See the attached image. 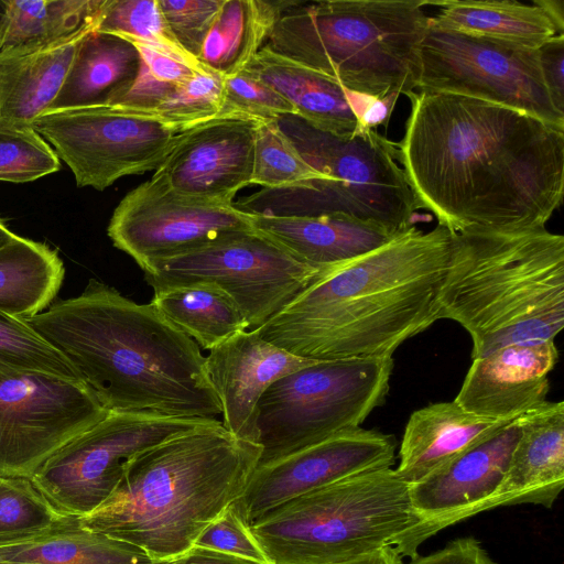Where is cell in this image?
Returning <instances> with one entry per match:
<instances>
[{"label": "cell", "instance_id": "cell-1", "mask_svg": "<svg viewBox=\"0 0 564 564\" xmlns=\"http://www.w3.org/2000/svg\"><path fill=\"white\" fill-rule=\"evenodd\" d=\"M398 160L420 208L452 232L544 228L564 193V130L524 112L414 91Z\"/></svg>", "mask_w": 564, "mask_h": 564}, {"label": "cell", "instance_id": "cell-2", "mask_svg": "<svg viewBox=\"0 0 564 564\" xmlns=\"http://www.w3.org/2000/svg\"><path fill=\"white\" fill-rule=\"evenodd\" d=\"M453 234L410 226L379 248L324 271L257 330L301 358L392 357L440 316Z\"/></svg>", "mask_w": 564, "mask_h": 564}, {"label": "cell", "instance_id": "cell-3", "mask_svg": "<svg viewBox=\"0 0 564 564\" xmlns=\"http://www.w3.org/2000/svg\"><path fill=\"white\" fill-rule=\"evenodd\" d=\"M74 367L109 412L216 419L221 405L200 347L151 302L90 279L23 318Z\"/></svg>", "mask_w": 564, "mask_h": 564}, {"label": "cell", "instance_id": "cell-4", "mask_svg": "<svg viewBox=\"0 0 564 564\" xmlns=\"http://www.w3.org/2000/svg\"><path fill=\"white\" fill-rule=\"evenodd\" d=\"M260 456V445L216 420L131 457L111 496L79 522L172 561L242 495Z\"/></svg>", "mask_w": 564, "mask_h": 564}, {"label": "cell", "instance_id": "cell-5", "mask_svg": "<svg viewBox=\"0 0 564 564\" xmlns=\"http://www.w3.org/2000/svg\"><path fill=\"white\" fill-rule=\"evenodd\" d=\"M440 316L470 335L471 359L554 340L564 327V237L545 227L454 232Z\"/></svg>", "mask_w": 564, "mask_h": 564}, {"label": "cell", "instance_id": "cell-6", "mask_svg": "<svg viewBox=\"0 0 564 564\" xmlns=\"http://www.w3.org/2000/svg\"><path fill=\"white\" fill-rule=\"evenodd\" d=\"M425 6L415 0L293 2L264 45L349 93L398 100L416 89L430 23Z\"/></svg>", "mask_w": 564, "mask_h": 564}, {"label": "cell", "instance_id": "cell-7", "mask_svg": "<svg viewBox=\"0 0 564 564\" xmlns=\"http://www.w3.org/2000/svg\"><path fill=\"white\" fill-rule=\"evenodd\" d=\"M249 530L268 564H341L387 546L413 558L427 540L409 485L392 467L294 497Z\"/></svg>", "mask_w": 564, "mask_h": 564}, {"label": "cell", "instance_id": "cell-8", "mask_svg": "<svg viewBox=\"0 0 564 564\" xmlns=\"http://www.w3.org/2000/svg\"><path fill=\"white\" fill-rule=\"evenodd\" d=\"M278 123L306 162L328 178L311 191L286 192L291 193L286 215L344 214L394 234L412 226L420 206L393 142L369 128L350 137L333 135L295 116Z\"/></svg>", "mask_w": 564, "mask_h": 564}, {"label": "cell", "instance_id": "cell-9", "mask_svg": "<svg viewBox=\"0 0 564 564\" xmlns=\"http://www.w3.org/2000/svg\"><path fill=\"white\" fill-rule=\"evenodd\" d=\"M392 357L317 360L274 381L258 405V467L360 427L389 393Z\"/></svg>", "mask_w": 564, "mask_h": 564}, {"label": "cell", "instance_id": "cell-10", "mask_svg": "<svg viewBox=\"0 0 564 564\" xmlns=\"http://www.w3.org/2000/svg\"><path fill=\"white\" fill-rule=\"evenodd\" d=\"M324 271L253 227L225 232L143 270L153 291L194 283L220 288L237 304L249 329L263 326Z\"/></svg>", "mask_w": 564, "mask_h": 564}, {"label": "cell", "instance_id": "cell-11", "mask_svg": "<svg viewBox=\"0 0 564 564\" xmlns=\"http://www.w3.org/2000/svg\"><path fill=\"white\" fill-rule=\"evenodd\" d=\"M216 420L109 412L52 454L30 479L58 514L80 519L111 496L131 457Z\"/></svg>", "mask_w": 564, "mask_h": 564}, {"label": "cell", "instance_id": "cell-12", "mask_svg": "<svg viewBox=\"0 0 564 564\" xmlns=\"http://www.w3.org/2000/svg\"><path fill=\"white\" fill-rule=\"evenodd\" d=\"M32 128L69 167L78 187L97 191L156 170L181 133L150 111L118 105L48 110Z\"/></svg>", "mask_w": 564, "mask_h": 564}, {"label": "cell", "instance_id": "cell-13", "mask_svg": "<svg viewBox=\"0 0 564 564\" xmlns=\"http://www.w3.org/2000/svg\"><path fill=\"white\" fill-rule=\"evenodd\" d=\"M420 91L469 97L511 108L564 130L539 50L440 30L429 23L419 53Z\"/></svg>", "mask_w": 564, "mask_h": 564}, {"label": "cell", "instance_id": "cell-14", "mask_svg": "<svg viewBox=\"0 0 564 564\" xmlns=\"http://www.w3.org/2000/svg\"><path fill=\"white\" fill-rule=\"evenodd\" d=\"M109 413L87 384L45 372L0 377V475H31Z\"/></svg>", "mask_w": 564, "mask_h": 564}, {"label": "cell", "instance_id": "cell-15", "mask_svg": "<svg viewBox=\"0 0 564 564\" xmlns=\"http://www.w3.org/2000/svg\"><path fill=\"white\" fill-rule=\"evenodd\" d=\"M248 228H252L248 212L180 195L152 175L120 200L107 234L143 271L225 232Z\"/></svg>", "mask_w": 564, "mask_h": 564}, {"label": "cell", "instance_id": "cell-16", "mask_svg": "<svg viewBox=\"0 0 564 564\" xmlns=\"http://www.w3.org/2000/svg\"><path fill=\"white\" fill-rule=\"evenodd\" d=\"M395 448L392 435L376 430L358 427L341 432L257 467L234 503L250 527L294 497L357 474L392 467Z\"/></svg>", "mask_w": 564, "mask_h": 564}, {"label": "cell", "instance_id": "cell-17", "mask_svg": "<svg viewBox=\"0 0 564 564\" xmlns=\"http://www.w3.org/2000/svg\"><path fill=\"white\" fill-rule=\"evenodd\" d=\"M258 121L219 116L182 131L153 176L180 195L234 205L251 184Z\"/></svg>", "mask_w": 564, "mask_h": 564}, {"label": "cell", "instance_id": "cell-18", "mask_svg": "<svg viewBox=\"0 0 564 564\" xmlns=\"http://www.w3.org/2000/svg\"><path fill=\"white\" fill-rule=\"evenodd\" d=\"M519 436L518 417L422 480L409 486L426 539L476 516L500 486Z\"/></svg>", "mask_w": 564, "mask_h": 564}, {"label": "cell", "instance_id": "cell-19", "mask_svg": "<svg viewBox=\"0 0 564 564\" xmlns=\"http://www.w3.org/2000/svg\"><path fill=\"white\" fill-rule=\"evenodd\" d=\"M315 361L272 345L257 329L240 330L210 349L206 370L221 405L224 427L235 437L259 445L258 405L265 390Z\"/></svg>", "mask_w": 564, "mask_h": 564}, {"label": "cell", "instance_id": "cell-20", "mask_svg": "<svg viewBox=\"0 0 564 564\" xmlns=\"http://www.w3.org/2000/svg\"><path fill=\"white\" fill-rule=\"evenodd\" d=\"M558 359L554 340L512 344L473 359L456 401L465 411L511 421L546 401Z\"/></svg>", "mask_w": 564, "mask_h": 564}, {"label": "cell", "instance_id": "cell-21", "mask_svg": "<svg viewBox=\"0 0 564 564\" xmlns=\"http://www.w3.org/2000/svg\"><path fill=\"white\" fill-rule=\"evenodd\" d=\"M519 436L499 488L476 514L523 503L551 508L564 487V402H549L518 417Z\"/></svg>", "mask_w": 564, "mask_h": 564}, {"label": "cell", "instance_id": "cell-22", "mask_svg": "<svg viewBox=\"0 0 564 564\" xmlns=\"http://www.w3.org/2000/svg\"><path fill=\"white\" fill-rule=\"evenodd\" d=\"M248 213L256 230L319 270L332 269L364 256L395 235L381 225L344 214L307 216Z\"/></svg>", "mask_w": 564, "mask_h": 564}, {"label": "cell", "instance_id": "cell-23", "mask_svg": "<svg viewBox=\"0 0 564 564\" xmlns=\"http://www.w3.org/2000/svg\"><path fill=\"white\" fill-rule=\"evenodd\" d=\"M511 421L477 416L454 400L430 403L410 415L394 469L403 481L413 485Z\"/></svg>", "mask_w": 564, "mask_h": 564}, {"label": "cell", "instance_id": "cell-24", "mask_svg": "<svg viewBox=\"0 0 564 564\" xmlns=\"http://www.w3.org/2000/svg\"><path fill=\"white\" fill-rule=\"evenodd\" d=\"M86 33L50 45L0 51V128H30L50 109Z\"/></svg>", "mask_w": 564, "mask_h": 564}, {"label": "cell", "instance_id": "cell-25", "mask_svg": "<svg viewBox=\"0 0 564 564\" xmlns=\"http://www.w3.org/2000/svg\"><path fill=\"white\" fill-rule=\"evenodd\" d=\"M246 69L281 94L294 108L295 117L312 128L337 137H350L364 129L350 93L334 79L265 45Z\"/></svg>", "mask_w": 564, "mask_h": 564}, {"label": "cell", "instance_id": "cell-26", "mask_svg": "<svg viewBox=\"0 0 564 564\" xmlns=\"http://www.w3.org/2000/svg\"><path fill=\"white\" fill-rule=\"evenodd\" d=\"M140 64V54L128 40L97 30L87 32L48 110L115 105L133 85Z\"/></svg>", "mask_w": 564, "mask_h": 564}, {"label": "cell", "instance_id": "cell-27", "mask_svg": "<svg viewBox=\"0 0 564 564\" xmlns=\"http://www.w3.org/2000/svg\"><path fill=\"white\" fill-rule=\"evenodd\" d=\"M4 564H154L140 547L65 518L40 532L0 542Z\"/></svg>", "mask_w": 564, "mask_h": 564}, {"label": "cell", "instance_id": "cell-28", "mask_svg": "<svg viewBox=\"0 0 564 564\" xmlns=\"http://www.w3.org/2000/svg\"><path fill=\"white\" fill-rule=\"evenodd\" d=\"M426 3L440 7L430 23L444 31L530 50H539L558 34L550 18L534 2L449 0Z\"/></svg>", "mask_w": 564, "mask_h": 564}, {"label": "cell", "instance_id": "cell-29", "mask_svg": "<svg viewBox=\"0 0 564 564\" xmlns=\"http://www.w3.org/2000/svg\"><path fill=\"white\" fill-rule=\"evenodd\" d=\"M290 1L224 0L197 61L224 77L246 69Z\"/></svg>", "mask_w": 564, "mask_h": 564}, {"label": "cell", "instance_id": "cell-30", "mask_svg": "<svg viewBox=\"0 0 564 564\" xmlns=\"http://www.w3.org/2000/svg\"><path fill=\"white\" fill-rule=\"evenodd\" d=\"M64 273L54 249L17 235L0 248V311L20 318L41 313L54 302Z\"/></svg>", "mask_w": 564, "mask_h": 564}, {"label": "cell", "instance_id": "cell-31", "mask_svg": "<svg viewBox=\"0 0 564 564\" xmlns=\"http://www.w3.org/2000/svg\"><path fill=\"white\" fill-rule=\"evenodd\" d=\"M151 303L203 350H210L234 334L249 329L234 300L210 283H194L153 291Z\"/></svg>", "mask_w": 564, "mask_h": 564}, {"label": "cell", "instance_id": "cell-32", "mask_svg": "<svg viewBox=\"0 0 564 564\" xmlns=\"http://www.w3.org/2000/svg\"><path fill=\"white\" fill-rule=\"evenodd\" d=\"M106 0H3L0 51L43 46L74 39L97 22Z\"/></svg>", "mask_w": 564, "mask_h": 564}, {"label": "cell", "instance_id": "cell-33", "mask_svg": "<svg viewBox=\"0 0 564 564\" xmlns=\"http://www.w3.org/2000/svg\"><path fill=\"white\" fill-rule=\"evenodd\" d=\"M328 178L302 156L278 121H258L251 184L267 191H311Z\"/></svg>", "mask_w": 564, "mask_h": 564}, {"label": "cell", "instance_id": "cell-34", "mask_svg": "<svg viewBox=\"0 0 564 564\" xmlns=\"http://www.w3.org/2000/svg\"><path fill=\"white\" fill-rule=\"evenodd\" d=\"M126 40L137 47L141 64L133 85L115 105L137 110H153L175 88L204 69V66L188 54L144 41Z\"/></svg>", "mask_w": 564, "mask_h": 564}, {"label": "cell", "instance_id": "cell-35", "mask_svg": "<svg viewBox=\"0 0 564 564\" xmlns=\"http://www.w3.org/2000/svg\"><path fill=\"white\" fill-rule=\"evenodd\" d=\"M19 372H45L82 380L66 358L23 318L0 311V377Z\"/></svg>", "mask_w": 564, "mask_h": 564}, {"label": "cell", "instance_id": "cell-36", "mask_svg": "<svg viewBox=\"0 0 564 564\" xmlns=\"http://www.w3.org/2000/svg\"><path fill=\"white\" fill-rule=\"evenodd\" d=\"M63 519L30 477L0 475V542L40 532Z\"/></svg>", "mask_w": 564, "mask_h": 564}, {"label": "cell", "instance_id": "cell-37", "mask_svg": "<svg viewBox=\"0 0 564 564\" xmlns=\"http://www.w3.org/2000/svg\"><path fill=\"white\" fill-rule=\"evenodd\" d=\"M225 77L206 67L150 110L180 132L221 116Z\"/></svg>", "mask_w": 564, "mask_h": 564}, {"label": "cell", "instance_id": "cell-38", "mask_svg": "<svg viewBox=\"0 0 564 564\" xmlns=\"http://www.w3.org/2000/svg\"><path fill=\"white\" fill-rule=\"evenodd\" d=\"M96 30L188 54L172 35L159 0H106Z\"/></svg>", "mask_w": 564, "mask_h": 564}, {"label": "cell", "instance_id": "cell-39", "mask_svg": "<svg viewBox=\"0 0 564 564\" xmlns=\"http://www.w3.org/2000/svg\"><path fill=\"white\" fill-rule=\"evenodd\" d=\"M61 169L52 147L32 128H0V181L28 183Z\"/></svg>", "mask_w": 564, "mask_h": 564}, {"label": "cell", "instance_id": "cell-40", "mask_svg": "<svg viewBox=\"0 0 564 564\" xmlns=\"http://www.w3.org/2000/svg\"><path fill=\"white\" fill-rule=\"evenodd\" d=\"M221 116H241L259 121H278L295 116L292 105L248 69L224 80Z\"/></svg>", "mask_w": 564, "mask_h": 564}, {"label": "cell", "instance_id": "cell-41", "mask_svg": "<svg viewBox=\"0 0 564 564\" xmlns=\"http://www.w3.org/2000/svg\"><path fill=\"white\" fill-rule=\"evenodd\" d=\"M159 3L176 42L197 59L224 0H159Z\"/></svg>", "mask_w": 564, "mask_h": 564}, {"label": "cell", "instance_id": "cell-42", "mask_svg": "<svg viewBox=\"0 0 564 564\" xmlns=\"http://www.w3.org/2000/svg\"><path fill=\"white\" fill-rule=\"evenodd\" d=\"M194 546L268 564L263 552L254 541L249 527L234 502L203 530Z\"/></svg>", "mask_w": 564, "mask_h": 564}, {"label": "cell", "instance_id": "cell-43", "mask_svg": "<svg viewBox=\"0 0 564 564\" xmlns=\"http://www.w3.org/2000/svg\"><path fill=\"white\" fill-rule=\"evenodd\" d=\"M408 564H497L475 538H459L429 555H416Z\"/></svg>", "mask_w": 564, "mask_h": 564}, {"label": "cell", "instance_id": "cell-44", "mask_svg": "<svg viewBox=\"0 0 564 564\" xmlns=\"http://www.w3.org/2000/svg\"><path fill=\"white\" fill-rule=\"evenodd\" d=\"M545 85L555 108L564 113V34H557L539 48Z\"/></svg>", "mask_w": 564, "mask_h": 564}, {"label": "cell", "instance_id": "cell-45", "mask_svg": "<svg viewBox=\"0 0 564 564\" xmlns=\"http://www.w3.org/2000/svg\"><path fill=\"white\" fill-rule=\"evenodd\" d=\"M171 564H261L248 558L205 547L193 546L171 561Z\"/></svg>", "mask_w": 564, "mask_h": 564}, {"label": "cell", "instance_id": "cell-46", "mask_svg": "<svg viewBox=\"0 0 564 564\" xmlns=\"http://www.w3.org/2000/svg\"><path fill=\"white\" fill-rule=\"evenodd\" d=\"M341 564H403L397 549L387 546Z\"/></svg>", "mask_w": 564, "mask_h": 564}, {"label": "cell", "instance_id": "cell-47", "mask_svg": "<svg viewBox=\"0 0 564 564\" xmlns=\"http://www.w3.org/2000/svg\"><path fill=\"white\" fill-rule=\"evenodd\" d=\"M555 25L557 33L564 31V2L562 0H534Z\"/></svg>", "mask_w": 564, "mask_h": 564}, {"label": "cell", "instance_id": "cell-48", "mask_svg": "<svg viewBox=\"0 0 564 564\" xmlns=\"http://www.w3.org/2000/svg\"><path fill=\"white\" fill-rule=\"evenodd\" d=\"M17 235L0 219V248L11 241Z\"/></svg>", "mask_w": 564, "mask_h": 564}, {"label": "cell", "instance_id": "cell-49", "mask_svg": "<svg viewBox=\"0 0 564 564\" xmlns=\"http://www.w3.org/2000/svg\"><path fill=\"white\" fill-rule=\"evenodd\" d=\"M4 21H6V8L3 4V0H0V40H1L2 31H3V26H4Z\"/></svg>", "mask_w": 564, "mask_h": 564}, {"label": "cell", "instance_id": "cell-50", "mask_svg": "<svg viewBox=\"0 0 564 564\" xmlns=\"http://www.w3.org/2000/svg\"><path fill=\"white\" fill-rule=\"evenodd\" d=\"M154 564H171V561L155 562Z\"/></svg>", "mask_w": 564, "mask_h": 564}, {"label": "cell", "instance_id": "cell-51", "mask_svg": "<svg viewBox=\"0 0 564 564\" xmlns=\"http://www.w3.org/2000/svg\"><path fill=\"white\" fill-rule=\"evenodd\" d=\"M0 564H4V563H0Z\"/></svg>", "mask_w": 564, "mask_h": 564}]
</instances>
